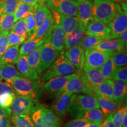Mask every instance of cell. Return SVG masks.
<instances>
[{
  "label": "cell",
  "instance_id": "obj_1",
  "mask_svg": "<svg viewBox=\"0 0 127 127\" xmlns=\"http://www.w3.org/2000/svg\"><path fill=\"white\" fill-rule=\"evenodd\" d=\"M10 84L17 95L31 98L37 102L42 93V84L38 79H30L18 76L7 82Z\"/></svg>",
  "mask_w": 127,
  "mask_h": 127
},
{
  "label": "cell",
  "instance_id": "obj_2",
  "mask_svg": "<svg viewBox=\"0 0 127 127\" xmlns=\"http://www.w3.org/2000/svg\"><path fill=\"white\" fill-rule=\"evenodd\" d=\"M99 108L97 98L93 95L73 94L68 107V112L73 119L82 118L87 111Z\"/></svg>",
  "mask_w": 127,
  "mask_h": 127
},
{
  "label": "cell",
  "instance_id": "obj_3",
  "mask_svg": "<svg viewBox=\"0 0 127 127\" xmlns=\"http://www.w3.org/2000/svg\"><path fill=\"white\" fill-rule=\"evenodd\" d=\"M30 116L34 127H61L60 117L39 103H35Z\"/></svg>",
  "mask_w": 127,
  "mask_h": 127
},
{
  "label": "cell",
  "instance_id": "obj_4",
  "mask_svg": "<svg viewBox=\"0 0 127 127\" xmlns=\"http://www.w3.org/2000/svg\"><path fill=\"white\" fill-rule=\"evenodd\" d=\"M121 10L120 5L110 0H94L92 17L94 20L108 24Z\"/></svg>",
  "mask_w": 127,
  "mask_h": 127
},
{
  "label": "cell",
  "instance_id": "obj_5",
  "mask_svg": "<svg viewBox=\"0 0 127 127\" xmlns=\"http://www.w3.org/2000/svg\"><path fill=\"white\" fill-rule=\"evenodd\" d=\"M75 71H77L76 69L65 55L64 52H63L45 72L41 75V81L42 82L47 81L55 77L71 75Z\"/></svg>",
  "mask_w": 127,
  "mask_h": 127
},
{
  "label": "cell",
  "instance_id": "obj_6",
  "mask_svg": "<svg viewBox=\"0 0 127 127\" xmlns=\"http://www.w3.org/2000/svg\"><path fill=\"white\" fill-rule=\"evenodd\" d=\"M52 30V29H51ZM51 30L44 36V41L41 48L39 65L37 68L38 75H41L55 61L59 51L55 50L51 43Z\"/></svg>",
  "mask_w": 127,
  "mask_h": 127
},
{
  "label": "cell",
  "instance_id": "obj_7",
  "mask_svg": "<svg viewBox=\"0 0 127 127\" xmlns=\"http://www.w3.org/2000/svg\"><path fill=\"white\" fill-rule=\"evenodd\" d=\"M84 52V66L83 68H100L110 57V52H105L96 49L90 48Z\"/></svg>",
  "mask_w": 127,
  "mask_h": 127
},
{
  "label": "cell",
  "instance_id": "obj_8",
  "mask_svg": "<svg viewBox=\"0 0 127 127\" xmlns=\"http://www.w3.org/2000/svg\"><path fill=\"white\" fill-rule=\"evenodd\" d=\"M69 92L73 94L84 93L86 94L94 95L95 93L86 86L80 76V72L75 73V75L69 79L63 90L57 94V98L63 93Z\"/></svg>",
  "mask_w": 127,
  "mask_h": 127
},
{
  "label": "cell",
  "instance_id": "obj_9",
  "mask_svg": "<svg viewBox=\"0 0 127 127\" xmlns=\"http://www.w3.org/2000/svg\"><path fill=\"white\" fill-rule=\"evenodd\" d=\"M36 102L30 98L16 95L11 105L12 115H30Z\"/></svg>",
  "mask_w": 127,
  "mask_h": 127
},
{
  "label": "cell",
  "instance_id": "obj_10",
  "mask_svg": "<svg viewBox=\"0 0 127 127\" xmlns=\"http://www.w3.org/2000/svg\"><path fill=\"white\" fill-rule=\"evenodd\" d=\"M80 76L86 86L94 93L96 87L105 80L99 68H84V72H80Z\"/></svg>",
  "mask_w": 127,
  "mask_h": 127
},
{
  "label": "cell",
  "instance_id": "obj_11",
  "mask_svg": "<svg viewBox=\"0 0 127 127\" xmlns=\"http://www.w3.org/2000/svg\"><path fill=\"white\" fill-rule=\"evenodd\" d=\"M85 34L100 38L104 40L112 39L108 25L102 22L94 20H92L85 27Z\"/></svg>",
  "mask_w": 127,
  "mask_h": 127
},
{
  "label": "cell",
  "instance_id": "obj_12",
  "mask_svg": "<svg viewBox=\"0 0 127 127\" xmlns=\"http://www.w3.org/2000/svg\"><path fill=\"white\" fill-rule=\"evenodd\" d=\"M112 38H117L119 35L127 30V12L121 10L116 14L113 19L108 23Z\"/></svg>",
  "mask_w": 127,
  "mask_h": 127
},
{
  "label": "cell",
  "instance_id": "obj_13",
  "mask_svg": "<svg viewBox=\"0 0 127 127\" xmlns=\"http://www.w3.org/2000/svg\"><path fill=\"white\" fill-rule=\"evenodd\" d=\"M64 54L76 70L82 72L84 64V51L79 45L71 48L64 52Z\"/></svg>",
  "mask_w": 127,
  "mask_h": 127
},
{
  "label": "cell",
  "instance_id": "obj_14",
  "mask_svg": "<svg viewBox=\"0 0 127 127\" xmlns=\"http://www.w3.org/2000/svg\"><path fill=\"white\" fill-rule=\"evenodd\" d=\"M75 73L66 76H61L53 78L47 81L44 84L43 88L48 93L58 94L63 90L68 81L75 75Z\"/></svg>",
  "mask_w": 127,
  "mask_h": 127
},
{
  "label": "cell",
  "instance_id": "obj_15",
  "mask_svg": "<svg viewBox=\"0 0 127 127\" xmlns=\"http://www.w3.org/2000/svg\"><path fill=\"white\" fill-rule=\"evenodd\" d=\"M65 34L60 24V23L54 22L52 26L51 33V43L55 50L60 51L64 47Z\"/></svg>",
  "mask_w": 127,
  "mask_h": 127
},
{
  "label": "cell",
  "instance_id": "obj_16",
  "mask_svg": "<svg viewBox=\"0 0 127 127\" xmlns=\"http://www.w3.org/2000/svg\"><path fill=\"white\" fill-rule=\"evenodd\" d=\"M72 95L73 93L69 92L63 93L57 98L58 99L55 101V104L52 105V111L58 117H63L65 115L66 113L68 112Z\"/></svg>",
  "mask_w": 127,
  "mask_h": 127
},
{
  "label": "cell",
  "instance_id": "obj_17",
  "mask_svg": "<svg viewBox=\"0 0 127 127\" xmlns=\"http://www.w3.org/2000/svg\"><path fill=\"white\" fill-rule=\"evenodd\" d=\"M99 51L105 52L126 51L127 47L120 38H112L105 39L99 42L98 45L93 47Z\"/></svg>",
  "mask_w": 127,
  "mask_h": 127
},
{
  "label": "cell",
  "instance_id": "obj_18",
  "mask_svg": "<svg viewBox=\"0 0 127 127\" xmlns=\"http://www.w3.org/2000/svg\"><path fill=\"white\" fill-rule=\"evenodd\" d=\"M92 7L93 2L90 0L77 2V17L85 27L93 20Z\"/></svg>",
  "mask_w": 127,
  "mask_h": 127
},
{
  "label": "cell",
  "instance_id": "obj_19",
  "mask_svg": "<svg viewBox=\"0 0 127 127\" xmlns=\"http://www.w3.org/2000/svg\"><path fill=\"white\" fill-rule=\"evenodd\" d=\"M85 27L81 24L65 36L64 47L66 50L79 45L85 34Z\"/></svg>",
  "mask_w": 127,
  "mask_h": 127
},
{
  "label": "cell",
  "instance_id": "obj_20",
  "mask_svg": "<svg viewBox=\"0 0 127 127\" xmlns=\"http://www.w3.org/2000/svg\"><path fill=\"white\" fill-rule=\"evenodd\" d=\"M59 23L65 34V36L82 24L77 17L62 15H60Z\"/></svg>",
  "mask_w": 127,
  "mask_h": 127
},
{
  "label": "cell",
  "instance_id": "obj_21",
  "mask_svg": "<svg viewBox=\"0 0 127 127\" xmlns=\"http://www.w3.org/2000/svg\"><path fill=\"white\" fill-rule=\"evenodd\" d=\"M114 81L112 79H105L95 89V94L98 96L108 99H112Z\"/></svg>",
  "mask_w": 127,
  "mask_h": 127
},
{
  "label": "cell",
  "instance_id": "obj_22",
  "mask_svg": "<svg viewBox=\"0 0 127 127\" xmlns=\"http://www.w3.org/2000/svg\"><path fill=\"white\" fill-rule=\"evenodd\" d=\"M97 101L99 108L104 113L105 116L111 114H114L120 108L121 104L114 101L112 99H108L97 96Z\"/></svg>",
  "mask_w": 127,
  "mask_h": 127
},
{
  "label": "cell",
  "instance_id": "obj_23",
  "mask_svg": "<svg viewBox=\"0 0 127 127\" xmlns=\"http://www.w3.org/2000/svg\"><path fill=\"white\" fill-rule=\"evenodd\" d=\"M17 69L21 75L25 78L30 79H38L32 73L28 65L27 55H19L17 60Z\"/></svg>",
  "mask_w": 127,
  "mask_h": 127
},
{
  "label": "cell",
  "instance_id": "obj_24",
  "mask_svg": "<svg viewBox=\"0 0 127 127\" xmlns=\"http://www.w3.org/2000/svg\"><path fill=\"white\" fill-rule=\"evenodd\" d=\"M127 93V82L123 81H115L114 82L112 100L116 102H124L126 99Z\"/></svg>",
  "mask_w": 127,
  "mask_h": 127
},
{
  "label": "cell",
  "instance_id": "obj_25",
  "mask_svg": "<svg viewBox=\"0 0 127 127\" xmlns=\"http://www.w3.org/2000/svg\"><path fill=\"white\" fill-rule=\"evenodd\" d=\"M19 45L8 47L0 58V65L4 64H16L19 55Z\"/></svg>",
  "mask_w": 127,
  "mask_h": 127
},
{
  "label": "cell",
  "instance_id": "obj_26",
  "mask_svg": "<svg viewBox=\"0 0 127 127\" xmlns=\"http://www.w3.org/2000/svg\"><path fill=\"white\" fill-rule=\"evenodd\" d=\"M50 14H51L50 9L44 5H39L36 7L34 12L35 28L32 34H34L38 30V28L40 27L41 25L42 24L46 18Z\"/></svg>",
  "mask_w": 127,
  "mask_h": 127
},
{
  "label": "cell",
  "instance_id": "obj_27",
  "mask_svg": "<svg viewBox=\"0 0 127 127\" xmlns=\"http://www.w3.org/2000/svg\"><path fill=\"white\" fill-rule=\"evenodd\" d=\"M42 45V44H41V45L38 46L34 50L30 52L29 54L27 55L28 63L30 69H31L33 75L38 79V74L37 73V68L39 65Z\"/></svg>",
  "mask_w": 127,
  "mask_h": 127
},
{
  "label": "cell",
  "instance_id": "obj_28",
  "mask_svg": "<svg viewBox=\"0 0 127 127\" xmlns=\"http://www.w3.org/2000/svg\"><path fill=\"white\" fill-rule=\"evenodd\" d=\"M52 24H53V17H52V14L51 13L48 15V17L46 18L42 24L41 25L40 27L38 28V30L34 34L30 35L27 41L32 40V39L43 37L51 31Z\"/></svg>",
  "mask_w": 127,
  "mask_h": 127
},
{
  "label": "cell",
  "instance_id": "obj_29",
  "mask_svg": "<svg viewBox=\"0 0 127 127\" xmlns=\"http://www.w3.org/2000/svg\"><path fill=\"white\" fill-rule=\"evenodd\" d=\"M21 76L18 69L12 64H4L0 65V80L8 82L14 78Z\"/></svg>",
  "mask_w": 127,
  "mask_h": 127
},
{
  "label": "cell",
  "instance_id": "obj_30",
  "mask_svg": "<svg viewBox=\"0 0 127 127\" xmlns=\"http://www.w3.org/2000/svg\"><path fill=\"white\" fill-rule=\"evenodd\" d=\"M35 9V8L31 5L20 1L13 14L15 22L21 18H24L30 12H34Z\"/></svg>",
  "mask_w": 127,
  "mask_h": 127
},
{
  "label": "cell",
  "instance_id": "obj_31",
  "mask_svg": "<svg viewBox=\"0 0 127 127\" xmlns=\"http://www.w3.org/2000/svg\"><path fill=\"white\" fill-rule=\"evenodd\" d=\"M44 41V36L32 40L27 41L19 50V55H27L36 48L43 44Z\"/></svg>",
  "mask_w": 127,
  "mask_h": 127
},
{
  "label": "cell",
  "instance_id": "obj_32",
  "mask_svg": "<svg viewBox=\"0 0 127 127\" xmlns=\"http://www.w3.org/2000/svg\"><path fill=\"white\" fill-rule=\"evenodd\" d=\"M20 0H0V17L4 14H13Z\"/></svg>",
  "mask_w": 127,
  "mask_h": 127
},
{
  "label": "cell",
  "instance_id": "obj_33",
  "mask_svg": "<svg viewBox=\"0 0 127 127\" xmlns=\"http://www.w3.org/2000/svg\"><path fill=\"white\" fill-rule=\"evenodd\" d=\"M11 120L15 127H34L30 115H12Z\"/></svg>",
  "mask_w": 127,
  "mask_h": 127
},
{
  "label": "cell",
  "instance_id": "obj_34",
  "mask_svg": "<svg viewBox=\"0 0 127 127\" xmlns=\"http://www.w3.org/2000/svg\"><path fill=\"white\" fill-rule=\"evenodd\" d=\"M82 118L88 120L90 123H101L104 120L105 115L99 108H94L87 111Z\"/></svg>",
  "mask_w": 127,
  "mask_h": 127
},
{
  "label": "cell",
  "instance_id": "obj_35",
  "mask_svg": "<svg viewBox=\"0 0 127 127\" xmlns=\"http://www.w3.org/2000/svg\"><path fill=\"white\" fill-rule=\"evenodd\" d=\"M12 112L11 108L0 107V127H15L11 120Z\"/></svg>",
  "mask_w": 127,
  "mask_h": 127
},
{
  "label": "cell",
  "instance_id": "obj_36",
  "mask_svg": "<svg viewBox=\"0 0 127 127\" xmlns=\"http://www.w3.org/2000/svg\"><path fill=\"white\" fill-rule=\"evenodd\" d=\"M15 23L13 14H4L0 17V32H9Z\"/></svg>",
  "mask_w": 127,
  "mask_h": 127
},
{
  "label": "cell",
  "instance_id": "obj_37",
  "mask_svg": "<svg viewBox=\"0 0 127 127\" xmlns=\"http://www.w3.org/2000/svg\"><path fill=\"white\" fill-rule=\"evenodd\" d=\"M110 57L114 65L117 67L127 65V55L126 51H114L111 53Z\"/></svg>",
  "mask_w": 127,
  "mask_h": 127
},
{
  "label": "cell",
  "instance_id": "obj_38",
  "mask_svg": "<svg viewBox=\"0 0 127 127\" xmlns=\"http://www.w3.org/2000/svg\"><path fill=\"white\" fill-rule=\"evenodd\" d=\"M103 40L104 39L100 38L85 35H84L79 45L83 49L84 51H85L87 49L94 47Z\"/></svg>",
  "mask_w": 127,
  "mask_h": 127
},
{
  "label": "cell",
  "instance_id": "obj_39",
  "mask_svg": "<svg viewBox=\"0 0 127 127\" xmlns=\"http://www.w3.org/2000/svg\"><path fill=\"white\" fill-rule=\"evenodd\" d=\"M11 31L25 39L27 38L28 33L25 18H21L15 22Z\"/></svg>",
  "mask_w": 127,
  "mask_h": 127
},
{
  "label": "cell",
  "instance_id": "obj_40",
  "mask_svg": "<svg viewBox=\"0 0 127 127\" xmlns=\"http://www.w3.org/2000/svg\"><path fill=\"white\" fill-rule=\"evenodd\" d=\"M115 68L116 67L114 65L111 57H109L107 61L99 68V69L105 79H111L112 73Z\"/></svg>",
  "mask_w": 127,
  "mask_h": 127
},
{
  "label": "cell",
  "instance_id": "obj_41",
  "mask_svg": "<svg viewBox=\"0 0 127 127\" xmlns=\"http://www.w3.org/2000/svg\"><path fill=\"white\" fill-rule=\"evenodd\" d=\"M16 95L17 94L14 93H5L0 95V107L2 108L10 107Z\"/></svg>",
  "mask_w": 127,
  "mask_h": 127
},
{
  "label": "cell",
  "instance_id": "obj_42",
  "mask_svg": "<svg viewBox=\"0 0 127 127\" xmlns=\"http://www.w3.org/2000/svg\"><path fill=\"white\" fill-rule=\"evenodd\" d=\"M111 79L114 81H123L127 82V65L116 68L112 73Z\"/></svg>",
  "mask_w": 127,
  "mask_h": 127
},
{
  "label": "cell",
  "instance_id": "obj_43",
  "mask_svg": "<svg viewBox=\"0 0 127 127\" xmlns=\"http://www.w3.org/2000/svg\"><path fill=\"white\" fill-rule=\"evenodd\" d=\"M126 112H127V105H125L124 107L120 108L113 114L112 120H113L114 127H122L123 116Z\"/></svg>",
  "mask_w": 127,
  "mask_h": 127
},
{
  "label": "cell",
  "instance_id": "obj_44",
  "mask_svg": "<svg viewBox=\"0 0 127 127\" xmlns=\"http://www.w3.org/2000/svg\"><path fill=\"white\" fill-rule=\"evenodd\" d=\"M8 41L9 47H10L14 45H20L24 42L25 39L15 34L12 31H10L8 34Z\"/></svg>",
  "mask_w": 127,
  "mask_h": 127
},
{
  "label": "cell",
  "instance_id": "obj_45",
  "mask_svg": "<svg viewBox=\"0 0 127 127\" xmlns=\"http://www.w3.org/2000/svg\"><path fill=\"white\" fill-rule=\"evenodd\" d=\"M8 33L9 32H0V58L9 47L8 41Z\"/></svg>",
  "mask_w": 127,
  "mask_h": 127
},
{
  "label": "cell",
  "instance_id": "obj_46",
  "mask_svg": "<svg viewBox=\"0 0 127 127\" xmlns=\"http://www.w3.org/2000/svg\"><path fill=\"white\" fill-rule=\"evenodd\" d=\"M25 23H26L28 37L32 34L35 28V21L34 18V12H31L27 14L25 17Z\"/></svg>",
  "mask_w": 127,
  "mask_h": 127
},
{
  "label": "cell",
  "instance_id": "obj_47",
  "mask_svg": "<svg viewBox=\"0 0 127 127\" xmlns=\"http://www.w3.org/2000/svg\"><path fill=\"white\" fill-rule=\"evenodd\" d=\"M90 122L84 118H76L69 121L64 125V127H85Z\"/></svg>",
  "mask_w": 127,
  "mask_h": 127
},
{
  "label": "cell",
  "instance_id": "obj_48",
  "mask_svg": "<svg viewBox=\"0 0 127 127\" xmlns=\"http://www.w3.org/2000/svg\"><path fill=\"white\" fill-rule=\"evenodd\" d=\"M5 93H15V91H14L13 88L11 86L8 82H2L1 81H0V95Z\"/></svg>",
  "mask_w": 127,
  "mask_h": 127
},
{
  "label": "cell",
  "instance_id": "obj_49",
  "mask_svg": "<svg viewBox=\"0 0 127 127\" xmlns=\"http://www.w3.org/2000/svg\"><path fill=\"white\" fill-rule=\"evenodd\" d=\"M113 114H111L107 115V117L104 119L102 123H101L100 127H114L113 120H112Z\"/></svg>",
  "mask_w": 127,
  "mask_h": 127
},
{
  "label": "cell",
  "instance_id": "obj_50",
  "mask_svg": "<svg viewBox=\"0 0 127 127\" xmlns=\"http://www.w3.org/2000/svg\"><path fill=\"white\" fill-rule=\"evenodd\" d=\"M20 1L31 5H32L33 7H34L36 8V7L38 5H41V1H42V0H20Z\"/></svg>",
  "mask_w": 127,
  "mask_h": 127
},
{
  "label": "cell",
  "instance_id": "obj_51",
  "mask_svg": "<svg viewBox=\"0 0 127 127\" xmlns=\"http://www.w3.org/2000/svg\"><path fill=\"white\" fill-rule=\"evenodd\" d=\"M118 38H120L124 43L125 47H127V30H125L121 34L118 36Z\"/></svg>",
  "mask_w": 127,
  "mask_h": 127
},
{
  "label": "cell",
  "instance_id": "obj_52",
  "mask_svg": "<svg viewBox=\"0 0 127 127\" xmlns=\"http://www.w3.org/2000/svg\"><path fill=\"white\" fill-rule=\"evenodd\" d=\"M122 127H127V112H125L123 116Z\"/></svg>",
  "mask_w": 127,
  "mask_h": 127
},
{
  "label": "cell",
  "instance_id": "obj_53",
  "mask_svg": "<svg viewBox=\"0 0 127 127\" xmlns=\"http://www.w3.org/2000/svg\"><path fill=\"white\" fill-rule=\"evenodd\" d=\"M101 125V123H90L85 127H100Z\"/></svg>",
  "mask_w": 127,
  "mask_h": 127
},
{
  "label": "cell",
  "instance_id": "obj_54",
  "mask_svg": "<svg viewBox=\"0 0 127 127\" xmlns=\"http://www.w3.org/2000/svg\"><path fill=\"white\" fill-rule=\"evenodd\" d=\"M110 1H113V2L115 1V2H125V1H126V0H110Z\"/></svg>",
  "mask_w": 127,
  "mask_h": 127
},
{
  "label": "cell",
  "instance_id": "obj_55",
  "mask_svg": "<svg viewBox=\"0 0 127 127\" xmlns=\"http://www.w3.org/2000/svg\"><path fill=\"white\" fill-rule=\"evenodd\" d=\"M74 1H76V2H81V1H86V0H74Z\"/></svg>",
  "mask_w": 127,
  "mask_h": 127
},
{
  "label": "cell",
  "instance_id": "obj_56",
  "mask_svg": "<svg viewBox=\"0 0 127 127\" xmlns=\"http://www.w3.org/2000/svg\"></svg>",
  "mask_w": 127,
  "mask_h": 127
}]
</instances>
